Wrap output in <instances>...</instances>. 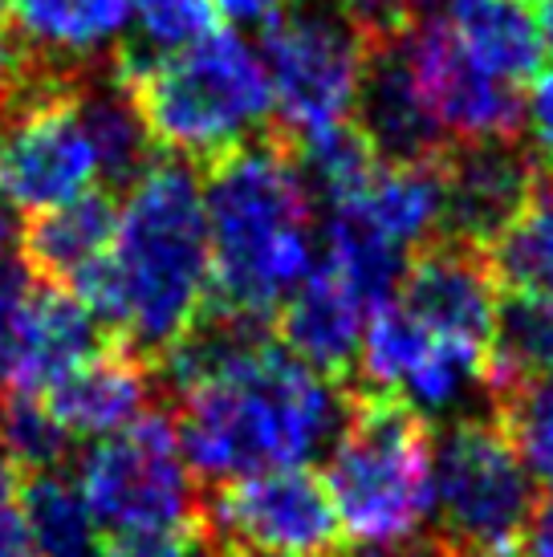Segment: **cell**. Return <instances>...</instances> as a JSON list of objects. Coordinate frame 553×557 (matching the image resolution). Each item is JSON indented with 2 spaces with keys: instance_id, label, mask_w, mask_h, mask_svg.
Masks as SVG:
<instances>
[{
  "instance_id": "obj_1",
  "label": "cell",
  "mask_w": 553,
  "mask_h": 557,
  "mask_svg": "<svg viewBox=\"0 0 553 557\" xmlns=\"http://www.w3.org/2000/svg\"><path fill=\"white\" fill-rule=\"evenodd\" d=\"M187 468L208 484L309 465L334 444L346 387L285 350L273 322L204 306L159 362Z\"/></svg>"
},
{
  "instance_id": "obj_2",
  "label": "cell",
  "mask_w": 553,
  "mask_h": 557,
  "mask_svg": "<svg viewBox=\"0 0 553 557\" xmlns=\"http://www.w3.org/2000/svg\"><path fill=\"white\" fill-rule=\"evenodd\" d=\"M208 289L212 245L204 187L187 159L159 156L126 187L114 245L74 294L110 342H126L159 367L204 313Z\"/></svg>"
},
{
  "instance_id": "obj_3",
  "label": "cell",
  "mask_w": 553,
  "mask_h": 557,
  "mask_svg": "<svg viewBox=\"0 0 553 557\" xmlns=\"http://www.w3.org/2000/svg\"><path fill=\"white\" fill-rule=\"evenodd\" d=\"M212 245L208 306L273 322L314 269V191L281 126L204 168Z\"/></svg>"
},
{
  "instance_id": "obj_4",
  "label": "cell",
  "mask_w": 553,
  "mask_h": 557,
  "mask_svg": "<svg viewBox=\"0 0 553 557\" xmlns=\"http://www.w3.org/2000/svg\"><path fill=\"white\" fill-rule=\"evenodd\" d=\"M431 423L411 403L346 383V407L325 465L346 545L358 554H391L415 542L431 512Z\"/></svg>"
},
{
  "instance_id": "obj_5",
  "label": "cell",
  "mask_w": 553,
  "mask_h": 557,
  "mask_svg": "<svg viewBox=\"0 0 553 557\" xmlns=\"http://www.w3.org/2000/svg\"><path fill=\"white\" fill-rule=\"evenodd\" d=\"M119 78L163 156L212 163L269 131L273 90L261 53L241 33L216 29L204 41L147 62H123Z\"/></svg>"
},
{
  "instance_id": "obj_6",
  "label": "cell",
  "mask_w": 553,
  "mask_h": 557,
  "mask_svg": "<svg viewBox=\"0 0 553 557\" xmlns=\"http://www.w3.org/2000/svg\"><path fill=\"white\" fill-rule=\"evenodd\" d=\"M431 542L447 557H521L538 493L496 416L447 423L431 460Z\"/></svg>"
},
{
  "instance_id": "obj_7",
  "label": "cell",
  "mask_w": 553,
  "mask_h": 557,
  "mask_svg": "<svg viewBox=\"0 0 553 557\" xmlns=\"http://www.w3.org/2000/svg\"><path fill=\"white\" fill-rule=\"evenodd\" d=\"M94 70V65H90ZM77 74L16 58V78L0 98V203L49 212L86 196L98 180V151L82 119Z\"/></svg>"
},
{
  "instance_id": "obj_8",
  "label": "cell",
  "mask_w": 553,
  "mask_h": 557,
  "mask_svg": "<svg viewBox=\"0 0 553 557\" xmlns=\"http://www.w3.org/2000/svg\"><path fill=\"white\" fill-rule=\"evenodd\" d=\"M196 472L187 468L175 419L155 407L131 428L102 435L77 460V488L98 529L110 533H168L200 521Z\"/></svg>"
},
{
  "instance_id": "obj_9",
  "label": "cell",
  "mask_w": 553,
  "mask_h": 557,
  "mask_svg": "<svg viewBox=\"0 0 553 557\" xmlns=\"http://www.w3.org/2000/svg\"><path fill=\"white\" fill-rule=\"evenodd\" d=\"M208 545H257L297 557H351L334 496L306 465L212 484L200 496Z\"/></svg>"
},
{
  "instance_id": "obj_10",
  "label": "cell",
  "mask_w": 553,
  "mask_h": 557,
  "mask_svg": "<svg viewBox=\"0 0 553 557\" xmlns=\"http://www.w3.org/2000/svg\"><path fill=\"white\" fill-rule=\"evenodd\" d=\"M403 49L431 119L447 143L521 139L525 98L517 82L480 65L447 21L423 16L403 29Z\"/></svg>"
},
{
  "instance_id": "obj_11",
  "label": "cell",
  "mask_w": 553,
  "mask_h": 557,
  "mask_svg": "<svg viewBox=\"0 0 553 557\" xmlns=\"http://www.w3.org/2000/svg\"><path fill=\"white\" fill-rule=\"evenodd\" d=\"M501 289L505 285L496 277L484 248L452 240V236H435L407 257L403 277L395 285V301L431 338L468 342L489 355Z\"/></svg>"
},
{
  "instance_id": "obj_12",
  "label": "cell",
  "mask_w": 553,
  "mask_h": 557,
  "mask_svg": "<svg viewBox=\"0 0 553 557\" xmlns=\"http://www.w3.org/2000/svg\"><path fill=\"white\" fill-rule=\"evenodd\" d=\"M444 171V228L440 236L489 252L513 228L545 180V163L521 147L501 143H452L440 159Z\"/></svg>"
},
{
  "instance_id": "obj_13",
  "label": "cell",
  "mask_w": 553,
  "mask_h": 557,
  "mask_svg": "<svg viewBox=\"0 0 553 557\" xmlns=\"http://www.w3.org/2000/svg\"><path fill=\"white\" fill-rule=\"evenodd\" d=\"M102 338H107V330L98 325L90 306L74 289L33 281L13 322L4 358H0V387L46 395L74 367L98 355Z\"/></svg>"
},
{
  "instance_id": "obj_14",
  "label": "cell",
  "mask_w": 553,
  "mask_h": 557,
  "mask_svg": "<svg viewBox=\"0 0 553 557\" xmlns=\"http://www.w3.org/2000/svg\"><path fill=\"white\" fill-rule=\"evenodd\" d=\"M354 126L386 163H428L452 147L411 74L403 33L362 37V82L354 102Z\"/></svg>"
},
{
  "instance_id": "obj_15",
  "label": "cell",
  "mask_w": 553,
  "mask_h": 557,
  "mask_svg": "<svg viewBox=\"0 0 553 557\" xmlns=\"http://www.w3.org/2000/svg\"><path fill=\"white\" fill-rule=\"evenodd\" d=\"M131 0H4V33L16 58L77 74L114 62Z\"/></svg>"
},
{
  "instance_id": "obj_16",
  "label": "cell",
  "mask_w": 553,
  "mask_h": 557,
  "mask_svg": "<svg viewBox=\"0 0 553 557\" xmlns=\"http://www.w3.org/2000/svg\"><path fill=\"white\" fill-rule=\"evenodd\" d=\"M370 306L351 281L330 264H314L306 281L293 289L273 318L281 346L293 350L306 367L325 374L330 383H354V362L362 346Z\"/></svg>"
},
{
  "instance_id": "obj_17",
  "label": "cell",
  "mask_w": 553,
  "mask_h": 557,
  "mask_svg": "<svg viewBox=\"0 0 553 557\" xmlns=\"http://www.w3.org/2000/svg\"><path fill=\"white\" fill-rule=\"evenodd\" d=\"M159 383L163 379L151 358L131 350L126 342H110L107 350L74 367L62 383H53L41 403L74 440H86V435L102 440L155 411Z\"/></svg>"
},
{
  "instance_id": "obj_18",
  "label": "cell",
  "mask_w": 553,
  "mask_h": 557,
  "mask_svg": "<svg viewBox=\"0 0 553 557\" xmlns=\"http://www.w3.org/2000/svg\"><path fill=\"white\" fill-rule=\"evenodd\" d=\"M119 208L110 191H86L21 224V257L33 281L74 289L114 245Z\"/></svg>"
},
{
  "instance_id": "obj_19",
  "label": "cell",
  "mask_w": 553,
  "mask_h": 557,
  "mask_svg": "<svg viewBox=\"0 0 553 557\" xmlns=\"http://www.w3.org/2000/svg\"><path fill=\"white\" fill-rule=\"evenodd\" d=\"M444 159V156H440ZM440 159L428 163H386L370 171V180L354 200L339 203L367 220L379 236L411 257L415 248L440 236L444 228V171Z\"/></svg>"
},
{
  "instance_id": "obj_20",
  "label": "cell",
  "mask_w": 553,
  "mask_h": 557,
  "mask_svg": "<svg viewBox=\"0 0 553 557\" xmlns=\"http://www.w3.org/2000/svg\"><path fill=\"white\" fill-rule=\"evenodd\" d=\"M553 371V289H501L484 355V395L496 399Z\"/></svg>"
},
{
  "instance_id": "obj_21",
  "label": "cell",
  "mask_w": 553,
  "mask_h": 557,
  "mask_svg": "<svg viewBox=\"0 0 553 557\" xmlns=\"http://www.w3.org/2000/svg\"><path fill=\"white\" fill-rule=\"evenodd\" d=\"M447 25L464 49L508 82L533 78L541 65V29L525 0H447Z\"/></svg>"
},
{
  "instance_id": "obj_22",
  "label": "cell",
  "mask_w": 553,
  "mask_h": 557,
  "mask_svg": "<svg viewBox=\"0 0 553 557\" xmlns=\"http://www.w3.org/2000/svg\"><path fill=\"white\" fill-rule=\"evenodd\" d=\"M21 505L37 557H98V521L86 496L62 468L21 476Z\"/></svg>"
},
{
  "instance_id": "obj_23",
  "label": "cell",
  "mask_w": 553,
  "mask_h": 557,
  "mask_svg": "<svg viewBox=\"0 0 553 557\" xmlns=\"http://www.w3.org/2000/svg\"><path fill=\"white\" fill-rule=\"evenodd\" d=\"M70 451H74V435L49 416L41 395H25V391L0 395V456L21 476L65 468Z\"/></svg>"
},
{
  "instance_id": "obj_24",
  "label": "cell",
  "mask_w": 553,
  "mask_h": 557,
  "mask_svg": "<svg viewBox=\"0 0 553 557\" xmlns=\"http://www.w3.org/2000/svg\"><path fill=\"white\" fill-rule=\"evenodd\" d=\"M492 269L505 289L533 285V289H553V187L550 175L541 180L538 196L529 200L521 216L513 220L496 245L489 248Z\"/></svg>"
},
{
  "instance_id": "obj_25",
  "label": "cell",
  "mask_w": 553,
  "mask_h": 557,
  "mask_svg": "<svg viewBox=\"0 0 553 557\" xmlns=\"http://www.w3.org/2000/svg\"><path fill=\"white\" fill-rule=\"evenodd\" d=\"M492 416L513 440L529 476L553 493V371L529 379L521 387L496 395Z\"/></svg>"
},
{
  "instance_id": "obj_26",
  "label": "cell",
  "mask_w": 553,
  "mask_h": 557,
  "mask_svg": "<svg viewBox=\"0 0 553 557\" xmlns=\"http://www.w3.org/2000/svg\"><path fill=\"white\" fill-rule=\"evenodd\" d=\"M135 41L119 46L123 62L168 58L216 33V0H131Z\"/></svg>"
},
{
  "instance_id": "obj_27",
  "label": "cell",
  "mask_w": 553,
  "mask_h": 557,
  "mask_svg": "<svg viewBox=\"0 0 553 557\" xmlns=\"http://www.w3.org/2000/svg\"><path fill=\"white\" fill-rule=\"evenodd\" d=\"M339 4L362 37H391L431 16L440 0H339Z\"/></svg>"
},
{
  "instance_id": "obj_28",
  "label": "cell",
  "mask_w": 553,
  "mask_h": 557,
  "mask_svg": "<svg viewBox=\"0 0 553 557\" xmlns=\"http://www.w3.org/2000/svg\"><path fill=\"white\" fill-rule=\"evenodd\" d=\"M98 557H212L204 542L200 521L187 529H168V533H126L102 549Z\"/></svg>"
},
{
  "instance_id": "obj_29",
  "label": "cell",
  "mask_w": 553,
  "mask_h": 557,
  "mask_svg": "<svg viewBox=\"0 0 553 557\" xmlns=\"http://www.w3.org/2000/svg\"><path fill=\"white\" fill-rule=\"evenodd\" d=\"M0 557H37L21 505V472L0 456Z\"/></svg>"
},
{
  "instance_id": "obj_30",
  "label": "cell",
  "mask_w": 553,
  "mask_h": 557,
  "mask_svg": "<svg viewBox=\"0 0 553 557\" xmlns=\"http://www.w3.org/2000/svg\"><path fill=\"white\" fill-rule=\"evenodd\" d=\"M525 123H529V135L538 143L541 159L553 163V70L533 78V90L525 98Z\"/></svg>"
},
{
  "instance_id": "obj_31",
  "label": "cell",
  "mask_w": 553,
  "mask_h": 557,
  "mask_svg": "<svg viewBox=\"0 0 553 557\" xmlns=\"http://www.w3.org/2000/svg\"><path fill=\"white\" fill-rule=\"evenodd\" d=\"M293 0H216V9L220 13H229L232 21H241V25H269L273 16H281L290 9Z\"/></svg>"
},
{
  "instance_id": "obj_32",
  "label": "cell",
  "mask_w": 553,
  "mask_h": 557,
  "mask_svg": "<svg viewBox=\"0 0 553 557\" xmlns=\"http://www.w3.org/2000/svg\"><path fill=\"white\" fill-rule=\"evenodd\" d=\"M521 557H553V496L538 500V512H533L529 533H525Z\"/></svg>"
},
{
  "instance_id": "obj_33",
  "label": "cell",
  "mask_w": 553,
  "mask_h": 557,
  "mask_svg": "<svg viewBox=\"0 0 553 557\" xmlns=\"http://www.w3.org/2000/svg\"><path fill=\"white\" fill-rule=\"evenodd\" d=\"M13 78H16V49H13V41H9L4 25H0V98L9 94Z\"/></svg>"
},
{
  "instance_id": "obj_34",
  "label": "cell",
  "mask_w": 553,
  "mask_h": 557,
  "mask_svg": "<svg viewBox=\"0 0 553 557\" xmlns=\"http://www.w3.org/2000/svg\"><path fill=\"white\" fill-rule=\"evenodd\" d=\"M362 557H447V554L435 542H407L400 549H391V554H362Z\"/></svg>"
},
{
  "instance_id": "obj_35",
  "label": "cell",
  "mask_w": 553,
  "mask_h": 557,
  "mask_svg": "<svg viewBox=\"0 0 553 557\" xmlns=\"http://www.w3.org/2000/svg\"><path fill=\"white\" fill-rule=\"evenodd\" d=\"M212 557H297V554H276V549H257V545H208Z\"/></svg>"
},
{
  "instance_id": "obj_36",
  "label": "cell",
  "mask_w": 553,
  "mask_h": 557,
  "mask_svg": "<svg viewBox=\"0 0 553 557\" xmlns=\"http://www.w3.org/2000/svg\"><path fill=\"white\" fill-rule=\"evenodd\" d=\"M538 29H541V46L553 53V0H541L538 4Z\"/></svg>"
},
{
  "instance_id": "obj_37",
  "label": "cell",
  "mask_w": 553,
  "mask_h": 557,
  "mask_svg": "<svg viewBox=\"0 0 553 557\" xmlns=\"http://www.w3.org/2000/svg\"><path fill=\"white\" fill-rule=\"evenodd\" d=\"M545 175H550V187H553V163H550V168H545Z\"/></svg>"
}]
</instances>
